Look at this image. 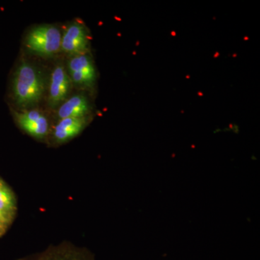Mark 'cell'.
Returning a JSON list of instances; mask_svg holds the SVG:
<instances>
[{
	"mask_svg": "<svg viewBox=\"0 0 260 260\" xmlns=\"http://www.w3.org/2000/svg\"><path fill=\"white\" fill-rule=\"evenodd\" d=\"M45 87L42 72L32 63L22 61L13 82V95L18 106L28 109L37 105L44 96Z\"/></svg>",
	"mask_w": 260,
	"mask_h": 260,
	"instance_id": "obj_1",
	"label": "cell"
},
{
	"mask_svg": "<svg viewBox=\"0 0 260 260\" xmlns=\"http://www.w3.org/2000/svg\"><path fill=\"white\" fill-rule=\"evenodd\" d=\"M61 30L54 25H39L27 34L25 47L38 55H54L61 49Z\"/></svg>",
	"mask_w": 260,
	"mask_h": 260,
	"instance_id": "obj_2",
	"label": "cell"
},
{
	"mask_svg": "<svg viewBox=\"0 0 260 260\" xmlns=\"http://www.w3.org/2000/svg\"><path fill=\"white\" fill-rule=\"evenodd\" d=\"M68 73L72 83L81 88H91L96 80V70L88 53L72 56L68 61Z\"/></svg>",
	"mask_w": 260,
	"mask_h": 260,
	"instance_id": "obj_3",
	"label": "cell"
},
{
	"mask_svg": "<svg viewBox=\"0 0 260 260\" xmlns=\"http://www.w3.org/2000/svg\"><path fill=\"white\" fill-rule=\"evenodd\" d=\"M90 37L85 25L75 21L68 25L61 37V49L70 55L88 52Z\"/></svg>",
	"mask_w": 260,
	"mask_h": 260,
	"instance_id": "obj_4",
	"label": "cell"
},
{
	"mask_svg": "<svg viewBox=\"0 0 260 260\" xmlns=\"http://www.w3.org/2000/svg\"><path fill=\"white\" fill-rule=\"evenodd\" d=\"M72 83L68 70L63 65H56L51 73L49 81L48 101L51 107L56 108L68 99Z\"/></svg>",
	"mask_w": 260,
	"mask_h": 260,
	"instance_id": "obj_5",
	"label": "cell"
},
{
	"mask_svg": "<svg viewBox=\"0 0 260 260\" xmlns=\"http://www.w3.org/2000/svg\"><path fill=\"white\" fill-rule=\"evenodd\" d=\"M15 115L19 126L28 134L37 138H42L47 134L49 122L40 111L30 109L23 112H15Z\"/></svg>",
	"mask_w": 260,
	"mask_h": 260,
	"instance_id": "obj_6",
	"label": "cell"
},
{
	"mask_svg": "<svg viewBox=\"0 0 260 260\" xmlns=\"http://www.w3.org/2000/svg\"><path fill=\"white\" fill-rule=\"evenodd\" d=\"M91 111V106L88 99L82 94L73 95L64 101L58 109V117L83 118L87 117Z\"/></svg>",
	"mask_w": 260,
	"mask_h": 260,
	"instance_id": "obj_7",
	"label": "cell"
},
{
	"mask_svg": "<svg viewBox=\"0 0 260 260\" xmlns=\"http://www.w3.org/2000/svg\"><path fill=\"white\" fill-rule=\"evenodd\" d=\"M88 124V117L61 119L54 129L58 143H64L79 135Z\"/></svg>",
	"mask_w": 260,
	"mask_h": 260,
	"instance_id": "obj_8",
	"label": "cell"
},
{
	"mask_svg": "<svg viewBox=\"0 0 260 260\" xmlns=\"http://www.w3.org/2000/svg\"><path fill=\"white\" fill-rule=\"evenodd\" d=\"M23 260H93L88 253L71 247L49 249L46 252Z\"/></svg>",
	"mask_w": 260,
	"mask_h": 260,
	"instance_id": "obj_9",
	"label": "cell"
},
{
	"mask_svg": "<svg viewBox=\"0 0 260 260\" xmlns=\"http://www.w3.org/2000/svg\"><path fill=\"white\" fill-rule=\"evenodd\" d=\"M15 208V199L13 193L6 184L0 180V212L10 218Z\"/></svg>",
	"mask_w": 260,
	"mask_h": 260,
	"instance_id": "obj_10",
	"label": "cell"
},
{
	"mask_svg": "<svg viewBox=\"0 0 260 260\" xmlns=\"http://www.w3.org/2000/svg\"><path fill=\"white\" fill-rule=\"evenodd\" d=\"M8 219L9 218H8L6 215H5L4 214L0 212V223L5 225V223H8Z\"/></svg>",
	"mask_w": 260,
	"mask_h": 260,
	"instance_id": "obj_11",
	"label": "cell"
},
{
	"mask_svg": "<svg viewBox=\"0 0 260 260\" xmlns=\"http://www.w3.org/2000/svg\"><path fill=\"white\" fill-rule=\"evenodd\" d=\"M3 230H4V225L0 223V235H1L2 233H3Z\"/></svg>",
	"mask_w": 260,
	"mask_h": 260,
	"instance_id": "obj_12",
	"label": "cell"
}]
</instances>
